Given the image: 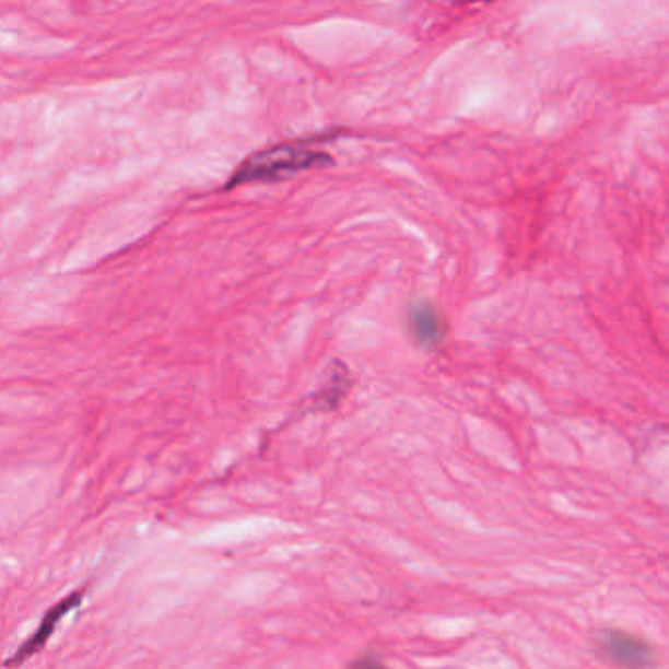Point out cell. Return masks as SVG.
I'll use <instances>...</instances> for the list:
<instances>
[{
  "label": "cell",
  "instance_id": "cell-4",
  "mask_svg": "<svg viewBox=\"0 0 669 669\" xmlns=\"http://www.w3.org/2000/svg\"><path fill=\"white\" fill-rule=\"evenodd\" d=\"M409 328H411L412 336L416 338V342L422 345L441 344L446 336V326H444L438 308L426 301H419L411 306Z\"/></svg>",
  "mask_w": 669,
  "mask_h": 669
},
{
  "label": "cell",
  "instance_id": "cell-2",
  "mask_svg": "<svg viewBox=\"0 0 669 669\" xmlns=\"http://www.w3.org/2000/svg\"><path fill=\"white\" fill-rule=\"evenodd\" d=\"M601 650L612 664L622 668H648L654 664L650 644L624 631H605L601 634Z\"/></svg>",
  "mask_w": 669,
  "mask_h": 669
},
{
  "label": "cell",
  "instance_id": "cell-6",
  "mask_svg": "<svg viewBox=\"0 0 669 669\" xmlns=\"http://www.w3.org/2000/svg\"><path fill=\"white\" fill-rule=\"evenodd\" d=\"M379 664H382V660H377L375 656H367V658L354 661V666H379Z\"/></svg>",
  "mask_w": 669,
  "mask_h": 669
},
{
  "label": "cell",
  "instance_id": "cell-1",
  "mask_svg": "<svg viewBox=\"0 0 669 669\" xmlns=\"http://www.w3.org/2000/svg\"><path fill=\"white\" fill-rule=\"evenodd\" d=\"M330 163V155L313 150L308 145L281 144L249 155L246 162L232 173L226 189L244 183L283 181L301 172L322 167Z\"/></svg>",
  "mask_w": 669,
  "mask_h": 669
},
{
  "label": "cell",
  "instance_id": "cell-3",
  "mask_svg": "<svg viewBox=\"0 0 669 669\" xmlns=\"http://www.w3.org/2000/svg\"><path fill=\"white\" fill-rule=\"evenodd\" d=\"M83 599H85V589H77L75 594L69 595L63 601H59L56 607H51L46 612V617L39 622L38 631L34 632L28 641L20 646L16 654L12 656V660L7 661V664L14 666V664H22V661L28 660L32 656H36L46 646V642L54 636L59 622L66 619V614H69L75 607H79Z\"/></svg>",
  "mask_w": 669,
  "mask_h": 669
},
{
  "label": "cell",
  "instance_id": "cell-5",
  "mask_svg": "<svg viewBox=\"0 0 669 669\" xmlns=\"http://www.w3.org/2000/svg\"><path fill=\"white\" fill-rule=\"evenodd\" d=\"M345 375H348L345 369H342L340 373H336L334 379H330V383L326 385V389L320 391V395H318L320 409L330 411V409H334L336 404L340 402V399L344 397V392L348 391V383H344Z\"/></svg>",
  "mask_w": 669,
  "mask_h": 669
}]
</instances>
